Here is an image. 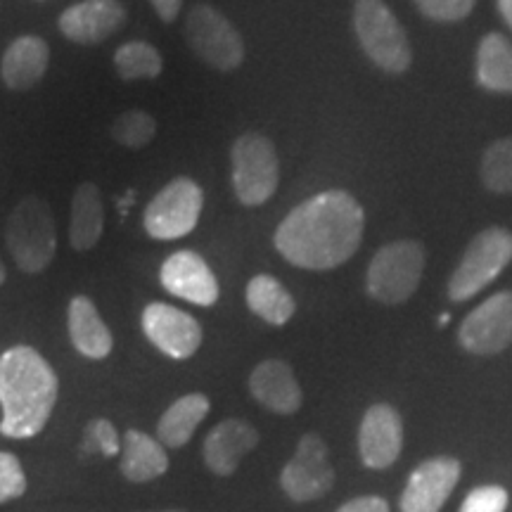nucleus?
Returning <instances> with one entry per match:
<instances>
[{
    "label": "nucleus",
    "instance_id": "b1692460",
    "mask_svg": "<svg viewBox=\"0 0 512 512\" xmlns=\"http://www.w3.org/2000/svg\"><path fill=\"white\" fill-rule=\"evenodd\" d=\"M477 81L484 91L512 95V41L491 31L477 48Z\"/></svg>",
    "mask_w": 512,
    "mask_h": 512
},
{
    "label": "nucleus",
    "instance_id": "72a5a7b5",
    "mask_svg": "<svg viewBox=\"0 0 512 512\" xmlns=\"http://www.w3.org/2000/svg\"><path fill=\"white\" fill-rule=\"evenodd\" d=\"M155 5L157 15L164 19L166 24H171L178 17V12L183 8V0H150Z\"/></svg>",
    "mask_w": 512,
    "mask_h": 512
},
{
    "label": "nucleus",
    "instance_id": "f257e3e1",
    "mask_svg": "<svg viewBox=\"0 0 512 512\" xmlns=\"http://www.w3.org/2000/svg\"><path fill=\"white\" fill-rule=\"evenodd\" d=\"M366 228L361 202L347 190H325L294 207L275 230V249L292 266L330 271L358 252Z\"/></svg>",
    "mask_w": 512,
    "mask_h": 512
},
{
    "label": "nucleus",
    "instance_id": "2f4dec72",
    "mask_svg": "<svg viewBox=\"0 0 512 512\" xmlns=\"http://www.w3.org/2000/svg\"><path fill=\"white\" fill-rule=\"evenodd\" d=\"M508 508V491L503 486H479L470 491L460 512H503Z\"/></svg>",
    "mask_w": 512,
    "mask_h": 512
},
{
    "label": "nucleus",
    "instance_id": "7ed1b4c3",
    "mask_svg": "<svg viewBox=\"0 0 512 512\" xmlns=\"http://www.w3.org/2000/svg\"><path fill=\"white\" fill-rule=\"evenodd\" d=\"M5 245L19 271L36 275L46 271L57 254V230L50 207L41 197H24L10 211Z\"/></svg>",
    "mask_w": 512,
    "mask_h": 512
},
{
    "label": "nucleus",
    "instance_id": "cd10ccee",
    "mask_svg": "<svg viewBox=\"0 0 512 512\" xmlns=\"http://www.w3.org/2000/svg\"><path fill=\"white\" fill-rule=\"evenodd\" d=\"M157 133L155 117L143 110H128L119 114L112 124V138L128 150H140V147L150 145V140Z\"/></svg>",
    "mask_w": 512,
    "mask_h": 512
},
{
    "label": "nucleus",
    "instance_id": "f3484780",
    "mask_svg": "<svg viewBox=\"0 0 512 512\" xmlns=\"http://www.w3.org/2000/svg\"><path fill=\"white\" fill-rule=\"evenodd\" d=\"M256 444H259V432L249 422L238 418L223 420L204 439V465L219 477L235 475L242 458L254 451Z\"/></svg>",
    "mask_w": 512,
    "mask_h": 512
},
{
    "label": "nucleus",
    "instance_id": "412c9836",
    "mask_svg": "<svg viewBox=\"0 0 512 512\" xmlns=\"http://www.w3.org/2000/svg\"><path fill=\"white\" fill-rule=\"evenodd\" d=\"M119 470L128 482L145 484L169 472L166 448L140 430H128L121 439Z\"/></svg>",
    "mask_w": 512,
    "mask_h": 512
},
{
    "label": "nucleus",
    "instance_id": "423d86ee",
    "mask_svg": "<svg viewBox=\"0 0 512 512\" xmlns=\"http://www.w3.org/2000/svg\"><path fill=\"white\" fill-rule=\"evenodd\" d=\"M512 261V233L508 228L494 226L475 235L465 249L463 259L448 278L451 302H467L484 287H489Z\"/></svg>",
    "mask_w": 512,
    "mask_h": 512
},
{
    "label": "nucleus",
    "instance_id": "f704fd0d",
    "mask_svg": "<svg viewBox=\"0 0 512 512\" xmlns=\"http://www.w3.org/2000/svg\"><path fill=\"white\" fill-rule=\"evenodd\" d=\"M498 12H501L503 22L512 29V0H498Z\"/></svg>",
    "mask_w": 512,
    "mask_h": 512
},
{
    "label": "nucleus",
    "instance_id": "ddd939ff",
    "mask_svg": "<svg viewBox=\"0 0 512 512\" xmlns=\"http://www.w3.org/2000/svg\"><path fill=\"white\" fill-rule=\"evenodd\" d=\"M403 448L401 415L389 403H375L358 427V453L370 470H387L396 463Z\"/></svg>",
    "mask_w": 512,
    "mask_h": 512
},
{
    "label": "nucleus",
    "instance_id": "0eeeda50",
    "mask_svg": "<svg viewBox=\"0 0 512 512\" xmlns=\"http://www.w3.org/2000/svg\"><path fill=\"white\" fill-rule=\"evenodd\" d=\"M233 190L245 207H259L271 200L280 183V159L275 145L261 133H245L230 150Z\"/></svg>",
    "mask_w": 512,
    "mask_h": 512
},
{
    "label": "nucleus",
    "instance_id": "20e7f679",
    "mask_svg": "<svg viewBox=\"0 0 512 512\" xmlns=\"http://www.w3.org/2000/svg\"><path fill=\"white\" fill-rule=\"evenodd\" d=\"M354 31L363 53L382 72L403 74L411 69V41L384 0H356Z\"/></svg>",
    "mask_w": 512,
    "mask_h": 512
},
{
    "label": "nucleus",
    "instance_id": "f03ea898",
    "mask_svg": "<svg viewBox=\"0 0 512 512\" xmlns=\"http://www.w3.org/2000/svg\"><path fill=\"white\" fill-rule=\"evenodd\" d=\"M57 375L31 347H12L0 356V434L31 439L43 432L57 403Z\"/></svg>",
    "mask_w": 512,
    "mask_h": 512
},
{
    "label": "nucleus",
    "instance_id": "a211bd4d",
    "mask_svg": "<svg viewBox=\"0 0 512 512\" xmlns=\"http://www.w3.org/2000/svg\"><path fill=\"white\" fill-rule=\"evenodd\" d=\"M249 392L261 406L278 415H294L302 408L304 394L297 377L285 361L268 358L249 375Z\"/></svg>",
    "mask_w": 512,
    "mask_h": 512
},
{
    "label": "nucleus",
    "instance_id": "c85d7f7f",
    "mask_svg": "<svg viewBox=\"0 0 512 512\" xmlns=\"http://www.w3.org/2000/svg\"><path fill=\"white\" fill-rule=\"evenodd\" d=\"M81 451L83 453L100 451L105 458H112V456H117V453H121L119 434H117V430H114L112 422L105 420V418L88 422L86 437H83V444H81Z\"/></svg>",
    "mask_w": 512,
    "mask_h": 512
},
{
    "label": "nucleus",
    "instance_id": "a878e982",
    "mask_svg": "<svg viewBox=\"0 0 512 512\" xmlns=\"http://www.w3.org/2000/svg\"><path fill=\"white\" fill-rule=\"evenodd\" d=\"M114 67L124 81L140 79H157L162 74L164 62L155 46L145 41H131L117 48L114 53Z\"/></svg>",
    "mask_w": 512,
    "mask_h": 512
},
{
    "label": "nucleus",
    "instance_id": "1a4fd4ad",
    "mask_svg": "<svg viewBox=\"0 0 512 512\" xmlns=\"http://www.w3.org/2000/svg\"><path fill=\"white\" fill-rule=\"evenodd\" d=\"M204 190L192 178H174L147 204L143 226L152 240H178L192 233L202 216Z\"/></svg>",
    "mask_w": 512,
    "mask_h": 512
},
{
    "label": "nucleus",
    "instance_id": "6e6552de",
    "mask_svg": "<svg viewBox=\"0 0 512 512\" xmlns=\"http://www.w3.org/2000/svg\"><path fill=\"white\" fill-rule=\"evenodd\" d=\"M192 53L219 72H233L245 62V41L233 22L211 5H195L185 19Z\"/></svg>",
    "mask_w": 512,
    "mask_h": 512
},
{
    "label": "nucleus",
    "instance_id": "39448f33",
    "mask_svg": "<svg viewBox=\"0 0 512 512\" xmlns=\"http://www.w3.org/2000/svg\"><path fill=\"white\" fill-rule=\"evenodd\" d=\"M425 271V247L415 240H394L377 249L366 273L368 294L387 306L406 304L418 292Z\"/></svg>",
    "mask_w": 512,
    "mask_h": 512
},
{
    "label": "nucleus",
    "instance_id": "393cba45",
    "mask_svg": "<svg viewBox=\"0 0 512 512\" xmlns=\"http://www.w3.org/2000/svg\"><path fill=\"white\" fill-rule=\"evenodd\" d=\"M247 306L254 316L266 320L268 325H287L297 311V302L285 285L273 275H254L245 292Z\"/></svg>",
    "mask_w": 512,
    "mask_h": 512
},
{
    "label": "nucleus",
    "instance_id": "9d476101",
    "mask_svg": "<svg viewBox=\"0 0 512 512\" xmlns=\"http://www.w3.org/2000/svg\"><path fill=\"white\" fill-rule=\"evenodd\" d=\"M335 484L328 444L318 434H304L290 463L280 472V486L294 503H311L323 498Z\"/></svg>",
    "mask_w": 512,
    "mask_h": 512
},
{
    "label": "nucleus",
    "instance_id": "473e14b6",
    "mask_svg": "<svg viewBox=\"0 0 512 512\" xmlns=\"http://www.w3.org/2000/svg\"><path fill=\"white\" fill-rule=\"evenodd\" d=\"M337 512H389V505L380 496H361L344 503Z\"/></svg>",
    "mask_w": 512,
    "mask_h": 512
},
{
    "label": "nucleus",
    "instance_id": "4468645a",
    "mask_svg": "<svg viewBox=\"0 0 512 512\" xmlns=\"http://www.w3.org/2000/svg\"><path fill=\"white\" fill-rule=\"evenodd\" d=\"M159 280L166 292L195 306H214L219 302V280L207 261L190 249L171 254L162 264Z\"/></svg>",
    "mask_w": 512,
    "mask_h": 512
},
{
    "label": "nucleus",
    "instance_id": "bb28decb",
    "mask_svg": "<svg viewBox=\"0 0 512 512\" xmlns=\"http://www.w3.org/2000/svg\"><path fill=\"white\" fill-rule=\"evenodd\" d=\"M479 176L486 190L508 195L512 192V138L494 140L482 155Z\"/></svg>",
    "mask_w": 512,
    "mask_h": 512
},
{
    "label": "nucleus",
    "instance_id": "7c9ffc66",
    "mask_svg": "<svg viewBox=\"0 0 512 512\" xmlns=\"http://www.w3.org/2000/svg\"><path fill=\"white\" fill-rule=\"evenodd\" d=\"M418 10L427 19H434V22L441 24H453L460 22L475 10L477 0H415Z\"/></svg>",
    "mask_w": 512,
    "mask_h": 512
},
{
    "label": "nucleus",
    "instance_id": "e433bc0d",
    "mask_svg": "<svg viewBox=\"0 0 512 512\" xmlns=\"http://www.w3.org/2000/svg\"><path fill=\"white\" fill-rule=\"evenodd\" d=\"M147 512H185V510H147Z\"/></svg>",
    "mask_w": 512,
    "mask_h": 512
},
{
    "label": "nucleus",
    "instance_id": "dca6fc26",
    "mask_svg": "<svg viewBox=\"0 0 512 512\" xmlns=\"http://www.w3.org/2000/svg\"><path fill=\"white\" fill-rule=\"evenodd\" d=\"M126 24V8L119 0H83L60 17V31L69 41L95 46L117 34Z\"/></svg>",
    "mask_w": 512,
    "mask_h": 512
},
{
    "label": "nucleus",
    "instance_id": "c756f323",
    "mask_svg": "<svg viewBox=\"0 0 512 512\" xmlns=\"http://www.w3.org/2000/svg\"><path fill=\"white\" fill-rule=\"evenodd\" d=\"M27 491V475L15 453L0 451V505L17 501Z\"/></svg>",
    "mask_w": 512,
    "mask_h": 512
},
{
    "label": "nucleus",
    "instance_id": "6ab92c4d",
    "mask_svg": "<svg viewBox=\"0 0 512 512\" xmlns=\"http://www.w3.org/2000/svg\"><path fill=\"white\" fill-rule=\"evenodd\" d=\"M67 328L69 337H72L74 349L81 356L93 358V361H102L112 354L114 337L105 320L100 318L98 309L88 297H74L67 309Z\"/></svg>",
    "mask_w": 512,
    "mask_h": 512
},
{
    "label": "nucleus",
    "instance_id": "5701e85b",
    "mask_svg": "<svg viewBox=\"0 0 512 512\" xmlns=\"http://www.w3.org/2000/svg\"><path fill=\"white\" fill-rule=\"evenodd\" d=\"M211 403L204 394H185L166 408L157 422V441L164 448H181L188 444L202 420L209 415Z\"/></svg>",
    "mask_w": 512,
    "mask_h": 512
},
{
    "label": "nucleus",
    "instance_id": "c9c22d12",
    "mask_svg": "<svg viewBox=\"0 0 512 512\" xmlns=\"http://www.w3.org/2000/svg\"><path fill=\"white\" fill-rule=\"evenodd\" d=\"M5 283V268H3V264H0V285Z\"/></svg>",
    "mask_w": 512,
    "mask_h": 512
},
{
    "label": "nucleus",
    "instance_id": "aec40b11",
    "mask_svg": "<svg viewBox=\"0 0 512 512\" xmlns=\"http://www.w3.org/2000/svg\"><path fill=\"white\" fill-rule=\"evenodd\" d=\"M50 62V48L43 38L38 36H19L12 41L3 55V74L5 86L12 91H29L43 79Z\"/></svg>",
    "mask_w": 512,
    "mask_h": 512
},
{
    "label": "nucleus",
    "instance_id": "f8f14e48",
    "mask_svg": "<svg viewBox=\"0 0 512 512\" xmlns=\"http://www.w3.org/2000/svg\"><path fill=\"white\" fill-rule=\"evenodd\" d=\"M143 332L164 356L185 361L202 347V325L190 313L164 302H152L143 311Z\"/></svg>",
    "mask_w": 512,
    "mask_h": 512
},
{
    "label": "nucleus",
    "instance_id": "2eb2a0df",
    "mask_svg": "<svg viewBox=\"0 0 512 512\" xmlns=\"http://www.w3.org/2000/svg\"><path fill=\"white\" fill-rule=\"evenodd\" d=\"M460 463L456 458H432L418 465L401 496V512H439L456 489Z\"/></svg>",
    "mask_w": 512,
    "mask_h": 512
},
{
    "label": "nucleus",
    "instance_id": "4be33fe9",
    "mask_svg": "<svg viewBox=\"0 0 512 512\" xmlns=\"http://www.w3.org/2000/svg\"><path fill=\"white\" fill-rule=\"evenodd\" d=\"M105 228L100 188L91 181L81 183L72 197V221H69V242L76 252H88L98 245Z\"/></svg>",
    "mask_w": 512,
    "mask_h": 512
},
{
    "label": "nucleus",
    "instance_id": "9b49d317",
    "mask_svg": "<svg viewBox=\"0 0 512 512\" xmlns=\"http://www.w3.org/2000/svg\"><path fill=\"white\" fill-rule=\"evenodd\" d=\"M460 347L475 356L503 354L512 344V292H496L463 320Z\"/></svg>",
    "mask_w": 512,
    "mask_h": 512
}]
</instances>
